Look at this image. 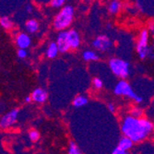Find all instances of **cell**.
I'll return each instance as SVG.
<instances>
[{
    "label": "cell",
    "mask_w": 154,
    "mask_h": 154,
    "mask_svg": "<svg viewBox=\"0 0 154 154\" xmlns=\"http://www.w3.org/2000/svg\"><path fill=\"white\" fill-rule=\"evenodd\" d=\"M121 132L134 143H139L153 135L154 123L146 117L136 118L128 115L121 121Z\"/></svg>",
    "instance_id": "1"
},
{
    "label": "cell",
    "mask_w": 154,
    "mask_h": 154,
    "mask_svg": "<svg viewBox=\"0 0 154 154\" xmlns=\"http://www.w3.org/2000/svg\"><path fill=\"white\" fill-rule=\"evenodd\" d=\"M75 17V8L71 5H66L62 8L53 20V27L55 31H67L72 24Z\"/></svg>",
    "instance_id": "2"
},
{
    "label": "cell",
    "mask_w": 154,
    "mask_h": 154,
    "mask_svg": "<svg viewBox=\"0 0 154 154\" xmlns=\"http://www.w3.org/2000/svg\"><path fill=\"white\" fill-rule=\"evenodd\" d=\"M114 92L117 96H123L128 98V99H132L136 103H141L143 101V98L140 95L137 94L130 84L125 79H121L116 84Z\"/></svg>",
    "instance_id": "3"
},
{
    "label": "cell",
    "mask_w": 154,
    "mask_h": 154,
    "mask_svg": "<svg viewBox=\"0 0 154 154\" xmlns=\"http://www.w3.org/2000/svg\"><path fill=\"white\" fill-rule=\"evenodd\" d=\"M112 73L121 79H125L130 73V65L128 61L118 57H112L109 62Z\"/></svg>",
    "instance_id": "4"
},
{
    "label": "cell",
    "mask_w": 154,
    "mask_h": 154,
    "mask_svg": "<svg viewBox=\"0 0 154 154\" xmlns=\"http://www.w3.org/2000/svg\"><path fill=\"white\" fill-rule=\"evenodd\" d=\"M149 32L147 28H143L138 33L137 46H136L137 55L140 59H145L146 57H149V54L151 53V49L149 45Z\"/></svg>",
    "instance_id": "5"
},
{
    "label": "cell",
    "mask_w": 154,
    "mask_h": 154,
    "mask_svg": "<svg viewBox=\"0 0 154 154\" xmlns=\"http://www.w3.org/2000/svg\"><path fill=\"white\" fill-rule=\"evenodd\" d=\"M92 46L94 47L95 50L104 53L112 48L113 43H112V40L107 35L100 34L96 38H94V40L92 41Z\"/></svg>",
    "instance_id": "6"
},
{
    "label": "cell",
    "mask_w": 154,
    "mask_h": 154,
    "mask_svg": "<svg viewBox=\"0 0 154 154\" xmlns=\"http://www.w3.org/2000/svg\"><path fill=\"white\" fill-rule=\"evenodd\" d=\"M19 114H20V110L18 108H15L10 110L5 115H3L1 119H0V127H1V128L6 129L13 127L18 120Z\"/></svg>",
    "instance_id": "7"
},
{
    "label": "cell",
    "mask_w": 154,
    "mask_h": 154,
    "mask_svg": "<svg viewBox=\"0 0 154 154\" xmlns=\"http://www.w3.org/2000/svg\"><path fill=\"white\" fill-rule=\"evenodd\" d=\"M55 43H57L58 49H59V53L65 54L66 52H68L70 50V45H69V42H68V36H67V31H63V32H59L57 36V40H55Z\"/></svg>",
    "instance_id": "8"
},
{
    "label": "cell",
    "mask_w": 154,
    "mask_h": 154,
    "mask_svg": "<svg viewBox=\"0 0 154 154\" xmlns=\"http://www.w3.org/2000/svg\"><path fill=\"white\" fill-rule=\"evenodd\" d=\"M15 44L19 49H28L32 45V38L26 32H19L15 36Z\"/></svg>",
    "instance_id": "9"
},
{
    "label": "cell",
    "mask_w": 154,
    "mask_h": 154,
    "mask_svg": "<svg viewBox=\"0 0 154 154\" xmlns=\"http://www.w3.org/2000/svg\"><path fill=\"white\" fill-rule=\"evenodd\" d=\"M67 36H68V42H69V45L72 50H77L81 44V38L79 33L74 29L67 30Z\"/></svg>",
    "instance_id": "10"
},
{
    "label": "cell",
    "mask_w": 154,
    "mask_h": 154,
    "mask_svg": "<svg viewBox=\"0 0 154 154\" xmlns=\"http://www.w3.org/2000/svg\"><path fill=\"white\" fill-rule=\"evenodd\" d=\"M32 102L36 103H45L47 101L48 93L43 88H36L31 94Z\"/></svg>",
    "instance_id": "11"
},
{
    "label": "cell",
    "mask_w": 154,
    "mask_h": 154,
    "mask_svg": "<svg viewBox=\"0 0 154 154\" xmlns=\"http://www.w3.org/2000/svg\"><path fill=\"white\" fill-rule=\"evenodd\" d=\"M123 4L121 0H109L107 4V10L111 15H117L121 11Z\"/></svg>",
    "instance_id": "12"
},
{
    "label": "cell",
    "mask_w": 154,
    "mask_h": 154,
    "mask_svg": "<svg viewBox=\"0 0 154 154\" xmlns=\"http://www.w3.org/2000/svg\"><path fill=\"white\" fill-rule=\"evenodd\" d=\"M24 27L28 33H35L40 29V23L36 19H30L26 20Z\"/></svg>",
    "instance_id": "13"
},
{
    "label": "cell",
    "mask_w": 154,
    "mask_h": 154,
    "mask_svg": "<svg viewBox=\"0 0 154 154\" xmlns=\"http://www.w3.org/2000/svg\"><path fill=\"white\" fill-rule=\"evenodd\" d=\"M58 54H59V49H58L57 43H55V42H51V43H49L45 51V54L47 58L54 59L57 57Z\"/></svg>",
    "instance_id": "14"
},
{
    "label": "cell",
    "mask_w": 154,
    "mask_h": 154,
    "mask_svg": "<svg viewBox=\"0 0 154 154\" xmlns=\"http://www.w3.org/2000/svg\"><path fill=\"white\" fill-rule=\"evenodd\" d=\"M0 25L6 31H12L15 28V22L8 16H2L0 19Z\"/></svg>",
    "instance_id": "15"
},
{
    "label": "cell",
    "mask_w": 154,
    "mask_h": 154,
    "mask_svg": "<svg viewBox=\"0 0 154 154\" xmlns=\"http://www.w3.org/2000/svg\"><path fill=\"white\" fill-rule=\"evenodd\" d=\"M134 146V142L131 140V139L125 136H123L118 141V145L117 147L124 149V150H127L128 151L129 149H131Z\"/></svg>",
    "instance_id": "16"
},
{
    "label": "cell",
    "mask_w": 154,
    "mask_h": 154,
    "mask_svg": "<svg viewBox=\"0 0 154 154\" xmlns=\"http://www.w3.org/2000/svg\"><path fill=\"white\" fill-rule=\"evenodd\" d=\"M82 58L87 62H92V61H98L100 57H99V54L95 51L86 50L82 53Z\"/></svg>",
    "instance_id": "17"
},
{
    "label": "cell",
    "mask_w": 154,
    "mask_h": 154,
    "mask_svg": "<svg viewBox=\"0 0 154 154\" xmlns=\"http://www.w3.org/2000/svg\"><path fill=\"white\" fill-rule=\"evenodd\" d=\"M88 103H89V100H88V98L86 96L78 95L73 99L72 104L75 107H82V106H85Z\"/></svg>",
    "instance_id": "18"
},
{
    "label": "cell",
    "mask_w": 154,
    "mask_h": 154,
    "mask_svg": "<svg viewBox=\"0 0 154 154\" xmlns=\"http://www.w3.org/2000/svg\"><path fill=\"white\" fill-rule=\"evenodd\" d=\"M130 116L136 117V118H141V117H144V112L142 110V108L138 107V106H135L133 108H131V111H130Z\"/></svg>",
    "instance_id": "19"
},
{
    "label": "cell",
    "mask_w": 154,
    "mask_h": 154,
    "mask_svg": "<svg viewBox=\"0 0 154 154\" xmlns=\"http://www.w3.org/2000/svg\"><path fill=\"white\" fill-rule=\"evenodd\" d=\"M67 154H82V152L74 141H70L68 145Z\"/></svg>",
    "instance_id": "20"
},
{
    "label": "cell",
    "mask_w": 154,
    "mask_h": 154,
    "mask_svg": "<svg viewBox=\"0 0 154 154\" xmlns=\"http://www.w3.org/2000/svg\"><path fill=\"white\" fill-rule=\"evenodd\" d=\"M40 132L36 129H31L29 131V138L32 142H37L40 139Z\"/></svg>",
    "instance_id": "21"
},
{
    "label": "cell",
    "mask_w": 154,
    "mask_h": 154,
    "mask_svg": "<svg viewBox=\"0 0 154 154\" xmlns=\"http://www.w3.org/2000/svg\"><path fill=\"white\" fill-rule=\"evenodd\" d=\"M66 0H50V6L53 8H62L66 5Z\"/></svg>",
    "instance_id": "22"
},
{
    "label": "cell",
    "mask_w": 154,
    "mask_h": 154,
    "mask_svg": "<svg viewBox=\"0 0 154 154\" xmlns=\"http://www.w3.org/2000/svg\"><path fill=\"white\" fill-rule=\"evenodd\" d=\"M92 85L96 90H101L103 87V81L100 78H94L92 79Z\"/></svg>",
    "instance_id": "23"
},
{
    "label": "cell",
    "mask_w": 154,
    "mask_h": 154,
    "mask_svg": "<svg viewBox=\"0 0 154 154\" xmlns=\"http://www.w3.org/2000/svg\"><path fill=\"white\" fill-rule=\"evenodd\" d=\"M17 55H18V57L20 59H25L28 57V52L26 49H18Z\"/></svg>",
    "instance_id": "24"
},
{
    "label": "cell",
    "mask_w": 154,
    "mask_h": 154,
    "mask_svg": "<svg viewBox=\"0 0 154 154\" xmlns=\"http://www.w3.org/2000/svg\"><path fill=\"white\" fill-rule=\"evenodd\" d=\"M112 154H129V153H128V151H127V150H124V149H122L116 147V148L113 150Z\"/></svg>",
    "instance_id": "25"
},
{
    "label": "cell",
    "mask_w": 154,
    "mask_h": 154,
    "mask_svg": "<svg viewBox=\"0 0 154 154\" xmlns=\"http://www.w3.org/2000/svg\"><path fill=\"white\" fill-rule=\"evenodd\" d=\"M107 108L109 109L110 112H112V113H115V111H116V105L114 103H109L108 105H107Z\"/></svg>",
    "instance_id": "26"
},
{
    "label": "cell",
    "mask_w": 154,
    "mask_h": 154,
    "mask_svg": "<svg viewBox=\"0 0 154 154\" xmlns=\"http://www.w3.org/2000/svg\"><path fill=\"white\" fill-rule=\"evenodd\" d=\"M24 102H25L26 103H29L32 102V96H31V95H29V96H26V97H25V99H24Z\"/></svg>",
    "instance_id": "27"
},
{
    "label": "cell",
    "mask_w": 154,
    "mask_h": 154,
    "mask_svg": "<svg viewBox=\"0 0 154 154\" xmlns=\"http://www.w3.org/2000/svg\"><path fill=\"white\" fill-rule=\"evenodd\" d=\"M26 11H27L28 13H32V7L30 6V5H28V6L26 7Z\"/></svg>",
    "instance_id": "28"
},
{
    "label": "cell",
    "mask_w": 154,
    "mask_h": 154,
    "mask_svg": "<svg viewBox=\"0 0 154 154\" xmlns=\"http://www.w3.org/2000/svg\"><path fill=\"white\" fill-rule=\"evenodd\" d=\"M136 1H137V2H139V1H140V0H136Z\"/></svg>",
    "instance_id": "29"
}]
</instances>
